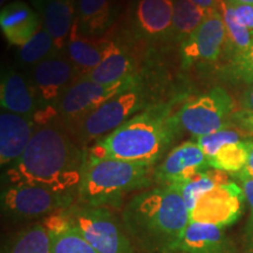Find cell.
<instances>
[{"instance_id":"obj_2","label":"cell","mask_w":253,"mask_h":253,"mask_svg":"<svg viewBox=\"0 0 253 253\" xmlns=\"http://www.w3.org/2000/svg\"><path fill=\"white\" fill-rule=\"evenodd\" d=\"M122 221L142 252L175 253L190 212L176 186L158 185L135 195L123 209Z\"/></svg>"},{"instance_id":"obj_31","label":"cell","mask_w":253,"mask_h":253,"mask_svg":"<svg viewBox=\"0 0 253 253\" xmlns=\"http://www.w3.org/2000/svg\"><path fill=\"white\" fill-rule=\"evenodd\" d=\"M229 73L233 79L244 84H253V32L252 43L245 52L230 59Z\"/></svg>"},{"instance_id":"obj_25","label":"cell","mask_w":253,"mask_h":253,"mask_svg":"<svg viewBox=\"0 0 253 253\" xmlns=\"http://www.w3.org/2000/svg\"><path fill=\"white\" fill-rule=\"evenodd\" d=\"M227 182L230 181L227 178L226 172L213 169L212 171L208 170V171L198 173V175L191 177L184 182L172 185L178 189L179 194H181L186 205V209L191 213L199 199L203 197L207 192L212 190L216 185L224 184Z\"/></svg>"},{"instance_id":"obj_8","label":"cell","mask_w":253,"mask_h":253,"mask_svg":"<svg viewBox=\"0 0 253 253\" xmlns=\"http://www.w3.org/2000/svg\"><path fill=\"white\" fill-rule=\"evenodd\" d=\"M78 194L36 184H9L1 194V208L14 219H38L75 204Z\"/></svg>"},{"instance_id":"obj_17","label":"cell","mask_w":253,"mask_h":253,"mask_svg":"<svg viewBox=\"0 0 253 253\" xmlns=\"http://www.w3.org/2000/svg\"><path fill=\"white\" fill-rule=\"evenodd\" d=\"M0 103L6 112L31 120L41 109L31 80L15 71H7L2 74Z\"/></svg>"},{"instance_id":"obj_1","label":"cell","mask_w":253,"mask_h":253,"mask_svg":"<svg viewBox=\"0 0 253 253\" xmlns=\"http://www.w3.org/2000/svg\"><path fill=\"white\" fill-rule=\"evenodd\" d=\"M87 149L59 120L38 126L26 150L7 169L9 184H36L78 194Z\"/></svg>"},{"instance_id":"obj_19","label":"cell","mask_w":253,"mask_h":253,"mask_svg":"<svg viewBox=\"0 0 253 253\" xmlns=\"http://www.w3.org/2000/svg\"><path fill=\"white\" fill-rule=\"evenodd\" d=\"M34 4L41 13L42 27L53 38L56 48L62 52L77 20L75 0H42Z\"/></svg>"},{"instance_id":"obj_14","label":"cell","mask_w":253,"mask_h":253,"mask_svg":"<svg viewBox=\"0 0 253 253\" xmlns=\"http://www.w3.org/2000/svg\"><path fill=\"white\" fill-rule=\"evenodd\" d=\"M173 0H138L131 17L134 36L148 42L171 41Z\"/></svg>"},{"instance_id":"obj_39","label":"cell","mask_w":253,"mask_h":253,"mask_svg":"<svg viewBox=\"0 0 253 253\" xmlns=\"http://www.w3.org/2000/svg\"><path fill=\"white\" fill-rule=\"evenodd\" d=\"M34 1H42V0H34Z\"/></svg>"},{"instance_id":"obj_40","label":"cell","mask_w":253,"mask_h":253,"mask_svg":"<svg viewBox=\"0 0 253 253\" xmlns=\"http://www.w3.org/2000/svg\"><path fill=\"white\" fill-rule=\"evenodd\" d=\"M175 253H178V252H175Z\"/></svg>"},{"instance_id":"obj_20","label":"cell","mask_w":253,"mask_h":253,"mask_svg":"<svg viewBox=\"0 0 253 253\" xmlns=\"http://www.w3.org/2000/svg\"><path fill=\"white\" fill-rule=\"evenodd\" d=\"M135 74L137 72L131 53L122 43L108 40L102 62L82 77L101 84H113L125 81Z\"/></svg>"},{"instance_id":"obj_22","label":"cell","mask_w":253,"mask_h":253,"mask_svg":"<svg viewBox=\"0 0 253 253\" xmlns=\"http://www.w3.org/2000/svg\"><path fill=\"white\" fill-rule=\"evenodd\" d=\"M113 20L112 0H78L77 23L82 36L99 38Z\"/></svg>"},{"instance_id":"obj_10","label":"cell","mask_w":253,"mask_h":253,"mask_svg":"<svg viewBox=\"0 0 253 253\" xmlns=\"http://www.w3.org/2000/svg\"><path fill=\"white\" fill-rule=\"evenodd\" d=\"M225 49V24L219 8H212L205 20L181 43L182 66L210 65Z\"/></svg>"},{"instance_id":"obj_37","label":"cell","mask_w":253,"mask_h":253,"mask_svg":"<svg viewBox=\"0 0 253 253\" xmlns=\"http://www.w3.org/2000/svg\"><path fill=\"white\" fill-rule=\"evenodd\" d=\"M194 4L201 6V7L207 8V9H212V8H219V5L221 0H190Z\"/></svg>"},{"instance_id":"obj_36","label":"cell","mask_w":253,"mask_h":253,"mask_svg":"<svg viewBox=\"0 0 253 253\" xmlns=\"http://www.w3.org/2000/svg\"><path fill=\"white\" fill-rule=\"evenodd\" d=\"M248 145H249L248 163H246L245 168L240 172L244 173L245 176L250 177V178H253V141L248 140Z\"/></svg>"},{"instance_id":"obj_35","label":"cell","mask_w":253,"mask_h":253,"mask_svg":"<svg viewBox=\"0 0 253 253\" xmlns=\"http://www.w3.org/2000/svg\"><path fill=\"white\" fill-rule=\"evenodd\" d=\"M240 103H242L243 109L252 110L253 112V84H250L244 93H243Z\"/></svg>"},{"instance_id":"obj_6","label":"cell","mask_w":253,"mask_h":253,"mask_svg":"<svg viewBox=\"0 0 253 253\" xmlns=\"http://www.w3.org/2000/svg\"><path fill=\"white\" fill-rule=\"evenodd\" d=\"M65 213L82 238L97 253H136L125 227L108 208L74 204Z\"/></svg>"},{"instance_id":"obj_30","label":"cell","mask_w":253,"mask_h":253,"mask_svg":"<svg viewBox=\"0 0 253 253\" xmlns=\"http://www.w3.org/2000/svg\"><path fill=\"white\" fill-rule=\"evenodd\" d=\"M53 243V253H97L82 238L74 226L49 232Z\"/></svg>"},{"instance_id":"obj_29","label":"cell","mask_w":253,"mask_h":253,"mask_svg":"<svg viewBox=\"0 0 253 253\" xmlns=\"http://www.w3.org/2000/svg\"><path fill=\"white\" fill-rule=\"evenodd\" d=\"M243 137H249L245 131H243L239 126L235 123L224 126L219 130L211 132V134L201 136L197 138V143L199 145L208 160L212 158L224 145L237 143L242 141Z\"/></svg>"},{"instance_id":"obj_34","label":"cell","mask_w":253,"mask_h":253,"mask_svg":"<svg viewBox=\"0 0 253 253\" xmlns=\"http://www.w3.org/2000/svg\"><path fill=\"white\" fill-rule=\"evenodd\" d=\"M240 25L253 32V5H230Z\"/></svg>"},{"instance_id":"obj_27","label":"cell","mask_w":253,"mask_h":253,"mask_svg":"<svg viewBox=\"0 0 253 253\" xmlns=\"http://www.w3.org/2000/svg\"><path fill=\"white\" fill-rule=\"evenodd\" d=\"M248 141H240L224 145L212 158L209 160V164L212 169L236 175L244 169L248 163Z\"/></svg>"},{"instance_id":"obj_3","label":"cell","mask_w":253,"mask_h":253,"mask_svg":"<svg viewBox=\"0 0 253 253\" xmlns=\"http://www.w3.org/2000/svg\"><path fill=\"white\" fill-rule=\"evenodd\" d=\"M173 106V101L154 104L95 142L87 153L97 158L154 167L182 131Z\"/></svg>"},{"instance_id":"obj_28","label":"cell","mask_w":253,"mask_h":253,"mask_svg":"<svg viewBox=\"0 0 253 253\" xmlns=\"http://www.w3.org/2000/svg\"><path fill=\"white\" fill-rule=\"evenodd\" d=\"M60 52L53 38L47 33L43 27H41L37 34L30 39L19 49V59L21 63L27 66H34Z\"/></svg>"},{"instance_id":"obj_18","label":"cell","mask_w":253,"mask_h":253,"mask_svg":"<svg viewBox=\"0 0 253 253\" xmlns=\"http://www.w3.org/2000/svg\"><path fill=\"white\" fill-rule=\"evenodd\" d=\"M0 27L11 45L24 46L40 30V17L26 2L14 1L0 12Z\"/></svg>"},{"instance_id":"obj_38","label":"cell","mask_w":253,"mask_h":253,"mask_svg":"<svg viewBox=\"0 0 253 253\" xmlns=\"http://www.w3.org/2000/svg\"><path fill=\"white\" fill-rule=\"evenodd\" d=\"M229 5H253V0H225Z\"/></svg>"},{"instance_id":"obj_16","label":"cell","mask_w":253,"mask_h":253,"mask_svg":"<svg viewBox=\"0 0 253 253\" xmlns=\"http://www.w3.org/2000/svg\"><path fill=\"white\" fill-rule=\"evenodd\" d=\"M176 252L178 253H237L233 240L223 227L199 221H190Z\"/></svg>"},{"instance_id":"obj_5","label":"cell","mask_w":253,"mask_h":253,"mask_svg":"<svg viewBox=\"0 0 253 253\" xmlns=\"http://www.w3.org/2000/svg\"><path fill=\"white\" fill-rule=\"evenodd\" d=\"M154 104L157 103L151 100L143 79L137 73L128 87L68 130L82 145L97 142Z\"/></svg>"},{"instance_id":"obj_23","label":"cell","mask_w":253,"mask_h":253,"mask_svg":"<svg viewBox=\"0 0 253 253\" xmlns=\"http://www.w3.org/2000/svg\"><path fill=\"white\" fill-rule=\"evenodd\" d=\"M2 253H53L52 237L43 224H33L12 237Z\"/></svg>"},{"instance_id":"obj_33","label":"cell","mask_w":253,"mask_h":253,"mask_svg":"<svg viewBox=\"0 0 253 253\" xmlns=\"http://www.w3.org/2000/svg\"><path fill=\"white\" fill-rule=\"evenodd\" d=\"M232 123L239 126L249 136H253V112L248 109L236 110L232 116Z\"/></svg>"},{"instance_id":"obj_32","label":"cell","mask_w":253,"mask_h":253,"mask_svg":"<svg viewBox=\"0 0 253 253\" xmlns=\"http://www.w3.org/2000/svg\"><path fill=\"white\" fill-rule=\"evenodd\" d=\"M236 177L239 179L240 186L250 207V217L245 227V240L249 249L253 251V178H250L242 172L236 173Z\"/></svg>"},{"instance_id":"obj_24","label":"cell","mask_w":253,"mask_h":253,"mask_svg":"<svg viewBox=\"0 0 253 253\" xmlns=\"http://www.w3.org/2000/svg\"><path fill=\"white\" fill-rule=\"evenodd\" d=\"M211 9L201 7L190 0H173V42L182 43L208 17Z\"/></svg>"},{"instance_id":"obj_12","label":"cell","mask_w":253,"mask_h":253,"mask_svg":"<svg viewBox=\"0 0 253 253\" xmlns=\"http://www.w3.org/2000/svg\"><path fill=\"white\" fill-rule=\"evenodd\" d=\"M245 199L242 186L235 182L218 184L198 201L190 213V221L226 227L238 219Z\"/></svg>"},{"instance_id":"obj_4","label":"cell","mask_w":253,"mask_h":253,"mask_svg":"<svg viewBox=\"0 0 253 253\" xmlns=\"http://www.w3.org/2000/svg\"><path fill=\"white\" fill-rule=\"evenodd\" d=\"M154 168L112 158H97L87 153L78 204L95 208H119L123 197L148 189L155 182Z\"/></svg>"},{"instance_id":"obj_7","label":"cell","mask_w":253,"mask_h":253,"mask_svg":"<svg viewBox=\"0 0 253 253\" xmlns=\"http://www.w3.org/2000/svg\"><path fill=\"white\" fill-rule=\"evenodd\" d=\"M235 103L221 87L190 97L177 112L182 130L198 138L232 125Z\"/></svg>"},{"instance_id":"obj_21","label":"cell","mask_w":253,"mask_h":253,"mask_svg":"<svg viewBox=\"0 0 253 253\" xmlns=\"http://www.w3.org/2000/svg\"><path fill=\"white\" fill-rule=\"evenodd\" d=\"M108 39L88 38L78 30L75 20L71 34L65 46V54L78 69L79 77L86 75L102 62Z\"/></svg>"},{"instance_id":"obj_26","label":"cell","mask_w":253,"mask_h":253,"mask_svg":"<svg viewBox=\"0 0 253 253\" xmlns=\"http://www.w3.org/2000/svg\"><path fill=\"white\" fill-rule=\"evenodd\" d=\"M219 11L225 24V50L232 59L251 46L252 32L237 21L232 7L225 0H221Z\"/></svg>"},{"instance_id":"obj_13","label":"cell","mask_w":253,"mask_h":253,"mask_svg":"<svg viewBox=\"0 0 253 253\" xmlns=\"http://www.w3.org/2000/svg\"><path fill=\"white\" fill-rule=\"evenodd\" d=\"M208 157L197 142L186 141L173 148L154 170L158 185L178 184L210 169Z\"/></svg>"},{"instance_id":"obj_15","label":"cell","mask_w":253,"mask_h":253,"mask_svg":"<svg viewBox=\"0 0 253 253\" xmlns=\"http://www.w3.org/2000/svg\"><path fill=\"white\" fill-rule=\"evenodd\" d=\"M34 120L2 110L0 115V163L12 166L26 150L37 130Z\"/></svg>"},{"instance_id":"obj_11","label":"cell","mask_w":253,"mask_h":253,"mask_svg":"<svg viewBox=\"0 0 253 253\" xmlns=\"http://www.w3.org/2000/svg\"><path fill=\"white\" fill-rule=\"evenodd\" d=\"M79 78V72L63 52H58L32 67L31 84L39 100L41 109L54 107Z\"/></svg>"},{"instance_id":"obj_9","label":"cell","mask_w":253,"mask_h":253,"mask_svg":"<svg viewBox=\"0 0 253 253\" xmlns=\"http://www.w3.org/2000/svg\"><path fill=\"white\" fill-rule=\"evenodd\" d=\"M135 77L136 74L125 81L113 84H101L84 77H79L55 106L58 120L71 129L104 102L128 87Z\"/></svg>"}]
</instances>
